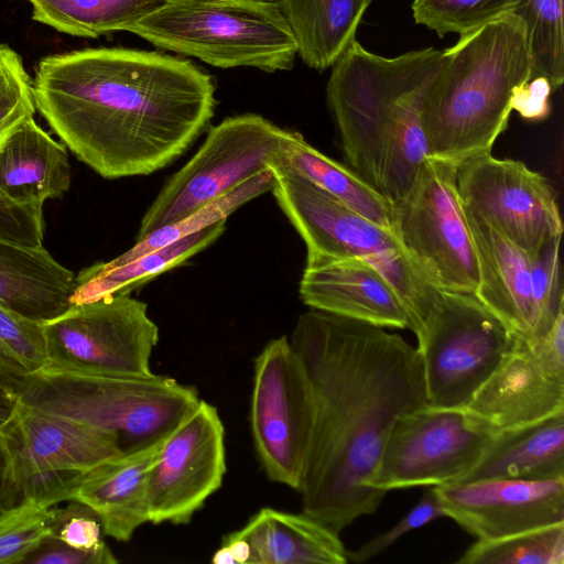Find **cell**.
I'll list each match as a JSON object with an SVG mask.
<instances>
[{"label": "cell", "instance_id": "obj_1", "mask_svg": "<svg viewBox=\"0 0 564 564\" xmlns=\"http://www.w3.org/2000/svg\"><path fill=\"white\" fill-rule=\"evenodd\" d=\"M290 341L315 410L302 511L340 534L388 494L369 480L395 420L427 405L422 360L399 334L313 308Z\"/></svg>", "mask_w": 564, "mask_h": 564}, {"label": "cell", "instance_id": "obj_2", "mask_svg": "<svg viewBox=\"0 0 564 564\" xmlns=\"http://www.w3.org/2000/svg\"><path fill=\"white\" fill-rule=\"evenodd\" d=\"M33 95L63 144L108 180L167 166L206 131L216 106L212 76L189 61L122 47L42 58Z\"/></svg>", "mask_w": 564, "mask_h": 564}, {"label": "cell", "instance_id": "obj_3", "mask_svg": "<svg viewBox=\"0 0 564 564\" xmlns=\"http://www.w3.org/2000/svg\"><path fill=\"white\" fill-rule=\"evenodd\" d=\"M442 63L443 51L433 47L388 58L355 39L333 65L326 97L345 158L392 203L426 158L421 109Z\"/></svg>", "mask_w": 564, "mask_h": 564}, {"label": "cell", "instance_id": "obj_4", "mask_svg": "<svg viewBox=\"0 0 564 564\" xmlns=\"http://www.w3.org/2000/svg\"><path fill=\"white\" fill-rule=\"evenodd\" d=\"M531 79L525 26L506 13L443 51L421 109L426 156L456 166L491 153L518 87Z\"/></svg>", "mask_w": 564, "mask_h": 564}, {"label": "cell", "instance_id": "obj_5", "mask_svg": "<svg viewBox=\"0 0 564 564\" xmlns=\"http://www.w3.org/2000/svg\"><path fill=\"white\" fill-rule=\"evenodd\" d=\"M21 401L116 434L123 452L169 436L198 405L194 387L155 375H98L45 367L20 383Z\"/></svg>", "mask_w": 564, "mask_h": 564}, {"label": "cell", "instance_id": "obj_6", "mask_svg": "<svg viewBox=\"0 0 564 564\" xmlns=\"http://www.w3.org/2000/svg\"><path fill=\"white\" fill-rule=\"evenodd\" d=\"M127 31L220 68L290 70L297 54L278 2L262 0H164Z\"/></svg>", "mask_w": 564, "mask_h": 564}, {"label": "cell", "instance_id": "obj_7", "mask_svg": "<svg viewBox=\"0 0 564 564\" xmlns=\"http://www.w3.org/2000/svg\"><path fill=\"white\" fill-rule=\"evenodd\" d=\"M269 167L271 192L305 242L306 256L354 257L372 264L403 300L411 329L438 290L425 281L395 237L297 173L281 156Z\"/></svg>", "mask_w": 564, "mask_h": 564}, {"label": "cell", "instance_id": "obj_8", "mask_svg": "<svg viewBox=\"0 0 564 564\" xmlns=\"http://www.w3.org/2000/svg\"><path fill=\"white\" fill-rule=\"evenodd\" d=\"M427 405L464 409L511 348L514 335L474 294L437 291L412 324Z\"/></svg>", "mask_w": 564, "mask_h": 564}, {"label": "cell", "instance_id": "obj_9", "mask_svg": "<svg viewBox=\"0 0 564 564\" xmlns=\"http://www.w3.org/2000/svg\"><path fill=\"white\" fill-rule=\"evenodd\" d=\"M292 137V131L259 115L226 118L163 185L141 219L137 240L193 215L268 170Z\"/></svg>", "mask_w": 564, "mask_h": 564}, {"label": "cell", "instance_id": "obj_10", "mask_svg": "<svg viewBox=\"0 0 564 564\" xmlns=\"http://www.w3.org/2000/svg\"><path fill=\"white\" fill-rule=\"evenodd\" d=\"M457 167L424 159L406 194L393 203L392 234L434 289L474 294L478 265L457 192Z\"/></svg>", "mask_w": 564, "mask_h": 564}, {"label": "cell", "instance_id": "obj_11", "mask_svg": "<svg viewBox=\"0 0 564 564\" xmlns=\"http://www.w3.org/2000/svg\"><path fill=\"white\" fill-rule=\"evenodd\" d=\"M48 368L98 375L148 376L159 327L148 305L118 294L73 305L43 322Z\"/></svg>", "mask_w": 564, "mask_h": 564}, {"label": "cell", "instance_id": "obj_12", "mask_svg": "<svg viewBox=\"0 0 564 564\" xmlns=\"http://www.w3.org/2000/svg\"><path fill=\"white\" fill-rule=\"evenodd\" d=\"M312 388L290 338L271 339L254 359L250 427L268 478L300 489L314 426Z\"/></svg>", "mask_w": 564, "mask_h": 564}, {"label": "cell", "instance_id": "obj_13", "mask_svg": "<svg viewBox=\"0 0 564 564\" xmlns=\"http://www.w3.org/2000/svg\"><path fill=\"white\" fill-rule=\"evenodd\" d=\"M492 436L464 409L425 405L404 413L389 432L369 486L388 492L456 482Z\"/></svg>", "mask_w": 564, "mask_h": 564}, {"label": "cell", "instance_id": "obj_14", "mask_svg": "<svg viewBox=\"0 0 564 564\" xmlns=\"http://www.w3.org/2000/svg\"><path fill=\"white\" fill-rule=\"evenodd\" d=\"M456 185L463 206L529 258L562 237L563 223L553 188L523 162L490 153L473 158L457 167Z\"/></svg>", "mask_w": 564, "mask_h": 564}, {"label": "cell", "instance_id": "obj_15", "mask_svg": "<svg viewBox=\"0 0 564 564\" xmlns=\"http://www.w3.org/2000/svg\"><path fill=\"white\" fill-rule=\"evenodd\" d=\"M464 410L494 434L564 412V312L535 340L514 335Z\"/></svg>", "mask_w": 564, "mask_h": 564}, {"label": "cell", "instance_id": "obj_16", "mask_svg": "<svg viewBox=\"0 0 564 564\" xmlns=\"http://www.w3.org/2000/svg\"><path fill=\"white\" fill-rule=\"evenodd\" d=\"M225 427L217 409L199 401L167 436L149 484V522L188 523L226 475Z\"/></svg>", "mask_w": 564, "mask_h": 564}, {"label": "cell", "instance_id": "obj_17", "mask_svg": "<svg viewBox=\"0 0 564 564\" xmlns=\"http://www.w3.org/2000/svg\"><path fill=\"white\" fill-rule=\"evenodd\" d=\"M0 449L14 488L36 475H83L123 453L116 434L40 410L20 398Z\"/></svg>", "mask_w": 564, "mask_h": 564}, {"label": "cell", "instance_id": "obj_18", "mask_svg": "<svg viewBox=\"0 0 564 564\" xmlns=\"http://www.w3.org/2000/svg\"><path fill=\"white\" fill-rule=\"evenodd\" d=\"M445 516L488 541L564 523V477L494 478L435 486Z\"/></svg>", "mask_w": 564, "mask_h": 564}, {"label": "cell", "instance_id": "obj_19", "mask_svg": "<svg viewBox=\"0 0 564 564\" xmlns=\"http://www.w3.org/2000/svg\"><path fill=\"white\" fill-rule=\"evenodd\" d=\"M299 292L310 308L384 328L410 329L409 312L397 290L362 259L306 256Z\"/></svg>", "mask_w": 564, "mask_h": 564}, {"label": "cell", "instance_id": "obj_20", "mask_svg": "<svg viewBox=\"0 0 564 564\" xmlns=\"http://www.w3.org/2000/svg\"><path fill=\"white\" fill-rule=\"evenodd\" d=\"M463 208L478 265L474 295L513 335L527 340L538 339L529 256L473 212Z\"/></svg>", "mask_w": 564, "mask_h": 564}, {"label": "cell", "instance_id": "obj_21", "mask_svg": "<svg viewBox=\"0 0 564 564\" xmlns=\"http://www.w3.org/2000/svg\"><path fill=\"white\" fill-rule=\"evenodd\" d=\"M166 438L127 449L79 478L70 500L97 513L105 535L127 542L149 522L150 476Z\"/></svg>", "mask_w": 564, "mask_h": 564}, {"label": "cell", "instance_id": "obj_22", "mask_svg": "<svg viewBox=\"0 0 564 564\" xmlns=\"http://www.w3.org/2000/svg\"><path fill=\"white\" fill-rule=\"evenodd\" d=\"M74 289L75 274L44 246L0 238V306L43 323L72 307Z\"/></svg>", "mask_w": 564, "mask_h": 564}, {"label": "cell", "instance_id": "obj_23", "mask_svg": "<svg viewBox=\"0 0 564 564\" xmlns=\"http://www.w3.org/2000/svg\"><path fill=\"white\" fill-rule=\"evenodd\" d=\"M72 167L67 148L32 118L26 119L0 148V189L13 200L43 208L69 188Z\"/></svg>", "mask_w": 564, "mask_h": 564}, {"label": "cell", "instance_id": "obj_24", "mask_svg": "<svg viewBox=\"0 0 564 564\" xmlns=\"http://www.w3.org/2000/svg\"><path fill=\"white\" fill-rule=\"evenodd\" d=\"M564 477V412L495 433L473 468L456 482Z\"/></svg>", "mask_w": 564, "mask_h": 564}, {"label": "cell", "instance_id": "obj_25", "mask_svg": "<svg viewBox=\"0 0 564 564\" xmlns=\"http://www.w3.org/2000/svg\"><path fill=\"white\" fill-rule=\"evenodd\" d=\"M254 564H346L339 534L308 514L261 508L239 529Z\"/></svg>", "mask_w": 564, "mask_h": 564}, {"label": "cell", "instance_id": "obj_26", "mask_svg": "<svg viewBox=\"0 0 564 564\" xmlns=\"http://www.w3.org/2000/svg\"><path fill=\"white\" fill-rule=\"evenodd\" d=\"M372 0H279L296 43L297 54L311 68L333 66L355 40Z\"/></svg>", "mask_w": 564, "mask_h": 564}, {"label": "cell", "instance_id": "obj_27", "mask_svg": "<svg viewBox=\"0 0 564 564\" xmlns=\"http://www.w3.org/2000/svg\"><path fill=\"white\" fill-rule=\"evenodd\" d=\"M226 220L213 223L202 230L127 263L107 267L105 262H97L82 270L75 276L72 306L112 295L130 294L158 275L182 265L224 234Z\"/></svg>", "mask_w": 564, "mask_h": 564}, {"label": "cell", "instance_id": "obj_28", "mask_svg": "<svg viewBox=\"0 0 564 564\" xmlns=\"http://www.w3.org/2000/svg\"><path fill=\"white\" fill-rule=\"evenodd\" d=\"M281 159L323 191L392 234L393 203L355 171L319 152L302 134L293 132Z\"/></svg>", "mask_w": 564, "mask_h": 564}, {"label": "cell", "instance_id": "obj_29", "mask_svg": "<svg viewBox=\"0 0 564 564\" xmlns=\"http://www.w3.org/2000/svg\"><path fill=\"white\" fill-rule=\"evenodd\" d=\"M33 19L74 36L127 31L164 0H29Z\"/></svg>", "mask_w": 564, "mask_h": 564}, {"label": "cell", "instance_id": "obj_30", "mask_svg": "<svg viewBox=\"0 0 564 564\" xmlns=\"http://www.w3.org/2000/svg\"><path fill=\"white\" fill-rule=\"evenodd\" d=\"M272 185L273 173L269 167L193 215L153 230L137 240L130 249L105 264L116 267L127 263L202 230L213 223L227 219L230 214L249 200L271 191Z\"/></svg>", "mask_w": 564, "mask_h": 564}, {"label": "cell", "instance_id": "obj_31", "mask_svg": "<svg viewBox=\"0 0 564 564\" xmlns=\"http://www.w3.org/2000/svg\"><path fill=\"white\" fill-rule=\"evenodd\" d=\"M511 13L525 26L531 79L545 77L558 89L564 80L563 0H519Z\"/></svg>", "mask_w": 564, "mask_h": 564}, {"label": "cell", "instance_id": "obj_32", "mask_svg": "<svg viewBox=\"0 0 564 564\" xmlns=\"http://www.w3.org/2000/svg\"><path fill=\"white\" fill-rule=\"evenodd\" d=\"M458 564H563L564 523L497 540H477Z\"/></svg>", "mask_w": 564, "mask_h": 564}, {"label": "cell", "instance_id": "obj_33", "mask_svg": "<svg viewBox=\"0 0 564 564\" xmlns=\"http://www.w3.org/2000/svg\"><path fill=\"white\" fill-rule=\"evenodd\" d=\"M519 0H413L415 23L433 30L440 37L447 33L464 35L511 13Z\"/></svg>", "mask_w": 564, "mask_h": 564}, {"label": "cell", "instance_id": "obj_34", "mask_svg": "<svg viewBox=\"0 0 564 564\" xmlns=\"http://www.w3.org/2000/svg\"><path fill=\"white\" fill-rule=\"evenodd\" d=\"M51 508L21 500L0 514V564H24L50 535Z\"/></svg>", "mask_w": 564, "mask_h": 564}, {"label": "cell", "instance_id": "obj_35", "mask_svg": "<svg viewBox=\"0 0 564 564\" xmlns=\"http://www.w3.org/2000/svg\"><path fill=\"white\" fill-rule=\"evenodd\" d=\"M35 110L33 83L21 56L0 44V148Z\"/></svg>", "mask_w": 564, "mask_h": 564}, {"label": "cell", "instance_id": "obj_36", "mask_svg": "<svg viewBox=\"0 0 564 564\" xmlns=\"http://www.w3.org/2000/svg\"><path fill=\"white\" fill-rule=\"evenodd\" d=\"M560 241L561 237L554 238L535 257L530 258L538 338L544 336L564 312Z\"/></svg>", "mask_w": 564, "mask_h": 564}, {"label": "cell", "instance_id": "obj_37", "mask_svg": "<svg viewBox=\"0 0 564 564\" xmlns=\"http://www.w3.org/2000/svg\"><path fill=\"white\" fill-rule=\"evenodd\" d=\"M0 345L26 373L47 366L43 323L0 306Z\"/></svg>", "mask_w": 564, "mask_h": 564}, {"label": "cell", "instance_id": "obj_38", "mask_svg": "<svg viewBox=\"0 0 564 564\" xmlns=\"http://www.w3.org/2000/svg\"><path fill=\"white\" fill-rule=\"evenodd\" d=\"M65 507H51L50 535L83 551L98 552L109 547L102 539L97 513L84 502L69 500Z\"/></svg>", "mask_w": 564, "mask_h": 564}, {"label": "cell", "instance_id": "obj_39", "mask_svg": "<svg viewBox=\"0 0 564 564\" xmlns=\"http://www.w3.org/2000/svg\"><path fill=\"white\" fill-rule=\"evenodd\" d=\"M446 517L434 487H430L417 503L389 531L369 540L355 551H347V561L365 563L377 556L401 536L427 523Z\"/></svg>", "mask_w": 564, "mask_h": 564}, {"label": "cell", "instance_id": "obj_40", "mask_svg": "<svg viewBox=\"0 0 564 564\" xmlns=\"http://www.w3.org/2000/svg\"><path fill=\"white\" fill-rule=\"evenodd\" d=\"M43 208L22 205L0 189V238L28 247L43 246Z\"/></svg>", "mask_w": 564, "mask_h": 564}, {"label": "cell", "instance_id": "obj_41", "mask_svg": "<svg viewBox=\"0 0 564 564\" xmlns=\"http://www.w3.org/2000/svg\"><path fill=\"white\" fill-rule=\"evenodd\" d=\"M118 558L109 547L88 552L75 549L56 538L47 535L26 557L24 564H115Z\"/></svg>", "mask_w": 564, "mask_h": 564}, {"label": "cell", "instance_id": "obj_42", "mask_svg": "<svg viewBox=\"0 0 564 564\" xmlns=\"http://www.w3.org/2000/svg\"><path fill=\"white\" fill-rule=\"evenodd\" d=\"M553 88L545 77H534L518 87L512 98V110L523 119L538 121L550 113V95Z\"/></svg>", "mask_w": 564, "mask_h": 564}, {"label": "cell", "instance_id": "obj_43", "mask_svg": "<svg viewBox=\"0 0 564 564\" xmlns=\"http://www.w3.org/2000/svg\"><path fill=\"white\" fill-rule=\"evenodd\" d=\"M212 561L216 564H254L251 546L239 530L224 536Z\"/></svg>", "mask_w": 564, "mask_h": 564}, {"label": "cell", "instance_id": "obj_44", "mask_svg": "<svg viewBox=\"0 0 564 564\" xmlns=\"http://www.w3.org/2000/svg\"><path fill=\"white\" fill-rule=\"evenodd\" d=\"M28 373L0 345V382L18 392L19 386Z\"/></svg>", "mask_w": 564, "mask_h": 564}, {"label": "cell", "instance_id": "obj_45", "mask_svg": "<svg viewBox=\"0 0 564 564\" xmlns=\"http://www.w3.org/2000/svg\"><path fill=\"white\" fill-rule=\"evenodd\" d=\"M19 404L18 392L0 382V441Z\"/></svg>", "mask_w": 564, "mask_h": 564}, {"label": "cell", "instance_id": "obj_46", "mask_svg": "<svg viewBox=\"0 0 564 564\" xmlns=\"http://www.w3.org/2000/svg\"><path fill=\"white\" fill-rule=\"evenodd\" d=\"M17 502L18 494L8 478L4 455L0 449V514Z\"/></svg>", "mask_w": 564, "mask_h": 564}, {"label": "cell", "instance_id": "obj_47", "mask_svg": "<svg viewBox=\"0 0 564 564\" xmlns=\"http://www.w3.org/2000/svg\"><path fill=\"white\" fill-rule=\"evenodd\" d=\"M262 1L278 2L279 0H262Z\"/></svg>", "mask_w": 564, "mask_h": 564}]
</instances>
